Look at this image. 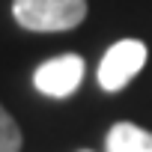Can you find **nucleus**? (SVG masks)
I'll return each mask as SVG.
<instances>
[{"label":"nucleus","instance_id":"f257e3e1","mask_svg":"<svg viewBox=\"0 0 152 152\" xmlns=\"http://www.w3.org/2000/svg\"><path fill=\"white\" fill-rule=\"evenodd\" d=\"M12 15L24 30L63 33L87 18V0H12Z\"/></svg>","mask_w":152,"mask_h":152},{"label":"nucleus","instance_id":"f03ea898","mask_svg":"<svg viewBox=\"0 0 152 152\" xmlns=\"http://www.w3.org/2000/svg\"><path fill=\"white\" fill-rule=\"evenodd\" d=\"M146 45L140 39H122L107 48L99 63V87L104 93H119L131 84V78L146 66Z\"/></svg>","mask_w":152,"mask_h":152},{"label":"nucleus","instance_id":"7ed1b4c3","mask_svg":"<svg viewBox=\"0 0 152 152\" xmlns=\"http://www.w3.org/2000/svg\"><path fill=\"white\" fill-rule=\"evenodd\" d=\"M84 72H87L84 57H78V54H60L54 60H45L36 69L33 87L42 96H48V99H66V96H72L75 90L81 87Z\"/></svg>","mask_w":152,"mask_h":152},{"label":"nucleus","instance_id":"20e7f679","mask_svg":"<svg viewBox=\"0 0 152 152\" xmlns=\"http://www.w3.org/2000/svg\"><path fill=\"white\" fill-rule=\"evenodd\" d=\"M104 146H107V152H152V131H146L134 122H116V125H110Z\"/></svg>","mask_w":152,"mask_h":152},{"label":"nucleus","instance_id":"39448f33","mask_svg":"<svg viewBox=\"0 0 152 152\" xmlns=\"http://www.w3.org/2000/svg\"><path fill=\"white\" fill-rule=\"evenodd\" d=\"M21 128L12 119V113L0 104V152H18L21 149Z\"/></svg>","mask_w":152,"mask_h":152},{"label":"nucleus","instance_id":"423d86ee","mask_svg":"<svg viewBox=\"0 0 152 152\" xmlns=\"http://www.w3.org/2000/svg\"><path fill=\"white\" fill-rule=\"evenodd\" d=\"M81 152H90V149H81Z\"/></svg>","mask_w":152,"mask_h":152}]
</instances>
